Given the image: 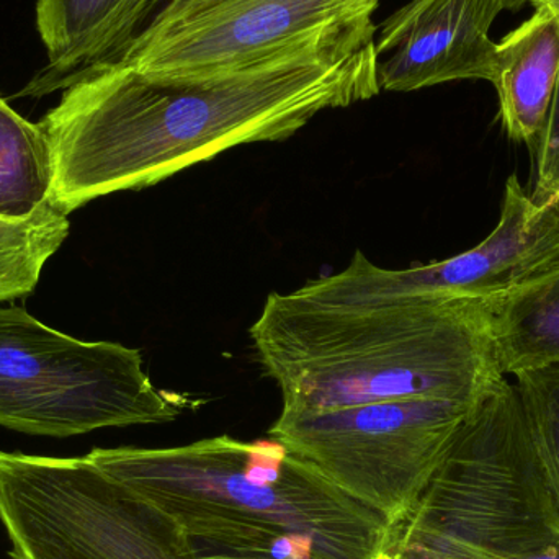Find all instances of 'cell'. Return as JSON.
Wrapping results in <instances>:
<instances>
[{
  "label": "cell",
  "mask_w": 559,
  "mask_h": 559,
  "mask_svg": "<svg viewBox=\"0 0 559 559\" xmlns=\"http://www.w3.org/2000/svg\"><path fill=\"white\" fill-rule=\"evenodd\" d=\"M374 38L299 52L241 71L88 72L39 127L55 164L51 202L85 203L156 186L187 167L298 133L316 115L380 92Z\"/></svg>",
  "instance_id": "1"
},
{
  "label": "cell",
  "mask_w": 559,
  "mask_h": 559,
  "mask_svg": "<svg viewBox=\"0 0 559 559\" xmlns=\"http://www.w3.org/2000/svg\"><path fill=\"white\" fill-rule=\"evenodd\" d=\"M249 332L282 411L292 413L391 400L475 406L506 380L488 299L383 293L308 301L272 293Z\"/></svg>",
  "instance_id": "2"
},
{
  "label": "cell",
  "mask_w": 559,
  "mask_h": 559,
  "mask_svg": "<svg viewBox=\"0 0 559 559\" xmlns=\"http://www.w3.org/2000/svg\"><path fill=\"white\" fill-rule=\"evenodd\" d=\"M87 459L179 524L267 522L312 535L350 559H377L390 534L386 515L277 440L219 436L167 449H94Z\"/></svg>",
  "instance_id": "3"
},
{
  "label": "cell",
  "mask_w": 559,
  "mask_h": 559,
  "mask_svg": "<svg viewBox=\"0 0 559 559\" xmlns=\"http://www.w3.org/2000/svg\"><path fill=\"white\" fill-rule=\"evenodd\" d=\"M377 559H559V506L514 383L469 413Z\"/></svg>",
  "instance_id": "4"
},
{
  "label": "cell",
  "mask_w": 559,
  "mask_h": 559,
  "mask_svg": "<svg viewBox=\"0 0 559 559\" xmlns=\"http://www.w3.org/2000/svg\"><path fill=\"white\" fill-rule=\"evenodd\" d=\"M187 406L156 388L138 348L79 341L23 308H0V427L61 439L170 423Z\"/></svg>",
  "instance_id": "5"
},
{
  "label": "cell",
  "mask_w": 559,
  "mask_h": 559,
  "mask_svg": "<svg viewBox=\"0 0 559 559\" xmlns=\"http://www.w3.org/2000/svg\"><path fill=\"white\" fill-rule=\"evenodd\" d=\"M10 559H187L179 522L85 456L0 452Z\"/></svg>",
  "instance_id": "6"
},
{
  "label": "cell",
  "mask_w": 559,
  "mask_h": 559,
  "mask_svg": "<svg viewBox=\"0 0 559 559\" xmlns=\"http://www.w3.org/2000/svg\"><path fill=\"white\" fill-rule=\"evenodd\" d=\"M475 406L391 400L314 413L282 411L269 439L394 524L416 508Z\"/></svg>",
  "instance_id": "7"
},
{
  "label": "cell",
  "mask_w": 559,
  "mask_h": 559,
  "mask_svg": "<svg viewBox=\"0 0 559 559\" xmlns=\"http://www.w3.org/2000/svg\"><path fill=\"white\" fill-rule=\"evenodd\" d=\"M378 3L176 0L115 66L151 74L241 71L312 49L374 38Z\"/></svg>",
  "instance_id": "8"
},
{
  "label": "cell",
  "mask_w": 559,
  "mask_h": 559,
  "mask_svg": "<svg viewBox=\"0 0 559 559\" xmlns=\"http://www.w3.org/2000/svg\"><path fill=\"white\" fill-rule=\"evenodd\" d=\"M557 267L559 213L551 206H538L519 177L511 176L506 182L498 225L469 251L404 271L378 267L357 251L344 271L306 283L301 293L312 299L383 293L488 299Z\"/></svg>",
  "instance_id": "9"
},
{
  "label": "cell",
  "mask_w": 559,
  "mask_h": 559,
  "mask_svg": "<svg viewBox=\"0 0 559 559\" xmlns=\"http://www.w3.org/2000/svg\"><path fill=\"white\" fill-rule=\"evenodd\" d=\"M504 0H411L374 36L380 91L413 92L456 81L491 82V28Z\"/></svg>",
  "instance_id": "10"
},
{
  "label": "cell",
  "mask_w": 559,
  "mask_h": 559,
  "mask_svg": "<svg viewBox=\"0 0 559 559\" xmlns=\"http://www.w3.org/2000/svg\"><path fill=\"white\" fill-rule=\"evenodd\" d=\"M559 81V19L535 9L496 46L491 84L499 118L511 140L537 146L547 127Z\"/></svg>",
  "instance_id": "11"
},
{
  "label": "cell",
  "mask_w": 559,
  "mask_h": 559,
  "mask_svg": "<svg viewBox=\"0 0 559 559\" xmlns=\"http://www.w3.org/2000/svg\"><path fill=\"white\" fill-rule=\"evenodd\" d=\"M488 314L504 377L559 367V267L488 298Z\"/></svg>",
  "instance_id": "12"
},
{
  "label": "cell",
  "mask_w": 559,
  "mask_h": 559,
  "mask_svg": "<svg viewBox=\"0 0 559 559\" xmlns=\"http://www.w3.org/2000/svg\"><path fill=\"white\" fill-rule=\"evenodd\" d=\"M128 0H38L36 28L48 61L19 97L41 98L64 91L71 75L91 58Z\"/></svg>",
  "instance_id": "13"
},
{
  "label": "cell",
  "mask_w": 559,
  "mask_h": 559,
  "mask_svg": "<svg viewBox=\"0 0 559 559\" xmlns=\"http://www.w3.org/2000/svg\"><path fill=\"white\" fill-rule=\"evenodd\" d=\"M55 164L43 128L0 98V218L22 222L51 202Z\"/></svg>",
  "instance_id": "14"
},
{
  "label": "cell",
  "mask_w": 559,
  "mask_h": 559,
  "mask_svg": "<svg viewBox=\"0 0 559 559\" xmlns=\"http://www.w3.org/2000/svg\"><path fill=\"white\" fill-rule=\"evenodd\" d=\"M187 559H350L319 538L267 522H183Z\"/></svg>",
  "instance_id": "15"
},
{
  "label": "cell",
  "mask_w": 559,
  "mask_h": 559,
  "mask_svg": "<svg viewBox=\"0 0 559 559\" xmlns=\"http://www.w3.org/2000/svg\"><path fill=\"white\" fill-rule=\"evenodd\" d=\"M68 235L69 213L52 202L22 222L0 218V295L5 301L33 293Z\"/></svg>",
  "instance_id": "16"
},
{
  "label": "cell",
  "mask_w": 559,
  "mask_h": 559,
  "mask_svg": "<svg viewBox=\"0 0 559 559\" xmlns=\"http://www.w3.org/2000/svg\"><path fill=\"white\" fill-rule=\"evenodd\" d=\"M532 442L559 506V367L515 374Z\"/></svg>",
  "instance_id": "17"
},
{
  "label": "cell",
  "mask_w": 559,
  "mask_h": 559,
  "mask_svg": "<svg viewBox=\"0 0 559 559\" xmlns=\"http://www.w3.org/2000/svg\"><path fill=\"white\" fill-rule=\"evenodd\" d=\"M174 2L176 0H128L91 58L71 75L64 91L88 72L118 64L133 43L143 36Z\"/></svg>",
  "instance_id": "18"
},
{
  "label": "cell",
  "mask_w": 559,
  "mask_h": 559,
  "mask_svg": "<svg viewBox=\"0 0 559 559\" xmlns=\"http://www.w3.org/2000/svg\"><path fill=\"white\" fill-rule=\"evenodd\" d=\"M531 197L538 206H551L559 213V81L547 127L537 143V176Z\"/></svg>",
  "instance_id": "19"
},
{
  "label": "cell",
  "mask_w": 559,
  "mask_h": 559,
  "mask_svg": "<svg viewBox=\"0 0 559 559\" xmlns=\"http://www.w3.org/2000/svg\"><path fill=\"white\" fill-rule=\"evenodd\" d=\"M534 9H548L559 19V0H527Z\"/></svg>",
  "instance_id": "20"
},
{
  "label": "cell",
  "mask_w": 559,
  "mask_h": 559,
  "mask_svg": "<svg viewBox=\"0 0 559 559\" xmlns=\"http://www.w3.org/2000/svg\"><path fill=\"white\" fill-rule=\"evenodd\" d=\"M506 10H511V12H518L522 7L527 5V0H504Z\"/></svg>",
  "instance_id": "21"
},
{
  "label": "cell",
  "mask_w": 559,
  "mask_h": 559,
  "mask_svg": "<svg viewBox=\"0 0 559 559\" xmlns=\"http://www.w3.org/2000/svg\"><path fill=\"white\" fill-rule=\"evenodd\" d=\"M5 301V298H3L2 295H0V302Z\"/></svg>",
  "instance_id": "22"
}]
</instances>
